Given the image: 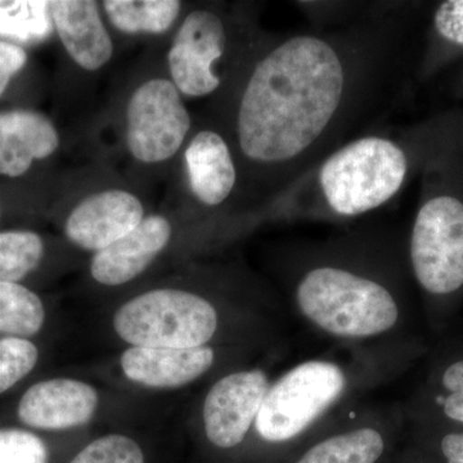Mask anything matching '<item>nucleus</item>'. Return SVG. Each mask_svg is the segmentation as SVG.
<instances>
[{
    "label": "nucleus",
    "mask_w": 463,
    "mask_h": 463,
    "mask_svg": "<svg viewBox=\"0 0 463 463\" xmlns=\"http://www.w3.org/2000/svg\"><path fill=\"white\" fill-rule=\"evenodd\" d=\"M403 16L402 5L379 3L354 23L288 33L258 52L237 97L233 136L268 199L341 146L377 130L394 109Z\"/></svg>",
    "instance_id": "nucleus-1"
},
{
    "label": "nucleus",
    "mask_w": 463,
    "mask_h": 463,
    "mask_svg": "<svg viewBox=\"0 0 463 463\" xmlns=\"http://www.w3.org/2000/svg\"><path fill=\"white\" fill-rule=\"evenodd\" d=\"M274 270L288 310L336 345L417 336L405 243L392 232L358 228L289 242Z\"/></svg>",
    "instance_id": "nucleus-2"
},
{
    "label": "nucleus",
    "mask_w": 463,
    "mask_h": 463,
    "mask_svg": "<svg viewBox=\"0 0 463 463\" xmlns=\"http://www.w3.org/2000/svg\"><path fill=\"white\" fill-rule=\"evenodd\" d=\"M286 312L276 289L252 277L219 270L123 298L109 313L106 327L123 347L281 345Z\"/></svg>",
    "instance_id": "nucleus-3"
},
{
    "label": "nucleus",
    "mask_w": 463,
    "mask_h": 463,
    "mask_svg": "<svg viewBox=\"0 0 463 463\" xmlns=\"http://www.w3.org/2000/svg\"><path fill=\"white\" fill-rule=\"evenodd\" d=\"M422 337L336 345L276 374L250 444L279 452L300 446L426 355Z\"/></svg>",
    "instance_id": "nucleus-4"
},
{
    "label": "nucleus",
    "mask_w": 463,
    "mask_h": 463,
    "mask_svg": "<svg viewBox=\"0 0 463 463\" xmlns=\"http://www.w3.org/2000/svg\"><path fill=\"white\" fill-rule=\"evenodd\" d=\"M405 254L426 321L443 331L463 300V197L431 188L414 216Z\"/></svg>",
    "instance_id": "nucleus-5"
},
{
    "label": "nucleus",
    "mask_w": 463,
    "mask_h": 463,
    "mask_svg": "<svg viewBox=\"0 0 463 463\" xmlns=\"http://www.w3.org/2000/svg\"><path fill=\"white\" fill-rule=\"evenodd\" d=\"M285 347L261 343L201 347L125 346L105 367L111 385L137 392H173L205 385L237 365Z\"/></svg>",
    "instance_id": "nucleus-6"
},
{
    "label": "nucleus",
    "mask_w": 463,
    "mask_h": 463,
    "mask_svg": "<svg viewBox=\"0 0 463 463\" xmlns=\"http://www.w3.org/2000/svg\"><path fill=\"white\" fill-rule=\"evenodd\" d=\"M142 408V394L87 377L58 374L35 381L21 392L14 419L39 434H65L97 423L129 421Z\"/></svg>",
    "instance_id": "nucleus-7"
},
{
    "label": "nucleus",
    "mask_w": 463,
    "mask_h": 463,
    "mask_svg": "<svg viewBox=\"0 0 463 463\" xmlns=\"http://www.w3.org/2000/svg\"><path fill=\"white\" fill-rule=\"evenodd\" d=\"M285 347L258 361L219 374L201 389L190 414L194 431L214 452H237L249 446L259 411Z\"/></svg>",
    "instance_id": "nucleus-8"
},
{
    "label": "nucleus",
    "mask_w": 463,
    "mask_h": 463,
    "mask_svg": "<svg viewBox=\"0 0 463 463\" xmlns=\"http://www.w3.org/2000/svg\"><path fill=\"white\" fill-rule=\"evenodd\" d=\"M408 422L404 403H364L306 441L291 463H381Z\"/></svg>",
    "instance_id": "nucleus-9"
},
{
    "label": "nucleus",
    "mask_w": 463,
    "mask_h": 463,
    "mask_svg": "<svg viewBox=\"0 0 463 463\" xmlns=\"http://www.w3.org/2000/svg\"><path fill=\"white\" fill-rule=\"evenodd\" d=\"M192 127L190 112L172 80L149 79L128 102L127 145L136 160L158 164L181 149Z\"/></svg>",
    "instance_id": "nucleus-10"
},
{
    "label": "nucleus",
    "mask_w": 463,
    "mask_h": 463,
    "mask_svg": "<svg viewBox=\"0 0 463 463\" xmlns=\"http://www.w3.org/2000/svg\"><path fill=\"white\" fill-rule=\"evenodd\" d=\"M230 33L223 16L194 9L183 21L167 54L176 90L187 97L212 96L223 84L219 66L227 56Z\"/></svg>",
    "instance_id": "nucleus-11"
},
{
    "label": "nucleus",
    "mask_w": 463,
    "mask_h": 463,
    "mask_svg": "<svg viewBox=\"0 0 463 463\" xmlns=\"http://www.w3.org/2000/svg\"><path fill=\"white\" fill-rule=\"evenodd\" d=\"M404 410L412 425L463 430V340L448 341L432 354Z\"/></svg>",
    "instance_id": "nucleus-12"
},
{
    "label": "nucleus",
    "mask_w": 463,
    "mask_h": 463,
    "mask_svg": "<svg viewBox=\"0 0 463 463\" xmlns=\"http://www.w3.org/2000/svg\"><path fill=\"white\" fill-rule=\"evenodd\" d=\"M173 241L174 227L169 219L163 215L146 216L136 230L91 255V281L105 288L130 285L157 263Z\"/></svg>",
    "instance_id": "nucleus-13"
},
{
    "label": "nucleus",
    "mask_w": 463,
    "mask_h": 463,
    "mask_svg": "<svg viewBox=\"0 0 463 463\" xmlns=\"http://www.w3.org/2000/svg\"><path fill=\"white\" fill-rule=\"evenodd\" d=\"M145 218V207L136 194L124 190L97 192L71 210L65 236L72 246L93 255L136 230Z\"/></svg>",
    "instance_id": "nucleus-14"
},
{
    "label": "nucleus",
    "mask_w": 463,
    "mask_h": 463,
    "mask_svg": "<svg viewBox=\"0 0 463 463\" xmlns=\"http://www.w3.org/2000/svg\"><path fill=\"white\" fill-rule=\"evenodd\" d=\"M188 183L194 199L206 209L224 205L239 184L236 154L223 134L203 129L184 152Z\"/></svg>",
    "instance_id": "nucleus-15"
},
{
    "label": "nucleus",
    "mask_w": 463,
    "mask_h": 463,
    "mask_svg": "<svg viewBox=\"0 0 463 463\" xmlns=\"http://www.w3.org/2000/svg\"><path fill=\"white\" fill-rule=\"evenodd\" d=\"M51 16L63 47L76 65L87 71L108 65L114 44L96 2L56 0L51 2Z\"/></svg>",
    "instance_id": "nucleus-16"
},
{
    "label": "nucleus",
    "mask_w": 463,
    "mask_h": 463,
    "mask_svg": "<svg viewBox=\"0 0 463 463\" xmlns=\"http://www.w3.org/2000/svg\"><path fill=\"white\" fill-rule=\"evenodd\" d=\"M60 146L53 123L33 109L0 112V175L17 178Z\"/></svg>",
    "instance_id": "nucleus-17"
},
{
    "label": "nucleus",
    "mask_w": 463,
    "mask_h": 463,
    "mask_svg": "<svg viewBox=\"0 0 463 463\" xmlns=\"http://www.w3.org/2000/svg\"><path fill=\"white\" fill-rule=\"evenodd\" d=\"M50 323L41 295L23 283L0 282V337L36 340Z\"/></svg>",
    "instance_id": "nucleus-18"
},
{
    "label": "nucleus",
    "mask_w": 463,
    "mask_h": 463,
    "mask_svg": "<svg viewBox=\"0 0 463 463\" xmlns=\"http://www.w3.org/2000/svg\"><path fill=\"white\" fill-rule=\"evenodd\" d=\"M109 23L125 33H163L181 14L178 0H106Z\"/></svg>",
    "instance_id": "nucleus-19"
},
{
    "label": "nucleus",
    "mask_w": 463,
    "mask_h": 463,
    "mask_svg": "<svg viewBox=\"0 0 463 463\" xmlns=\"http://www.w3.org/2000/svg\"><path fill=\"white\" fill-rule=\"evenodd\" d=\"M45 257L41 234L32 231L0 232V282L21 283Z\"/></svg>",
    "instance_id": "nucleus-20"
},
{
    "label": "nucleus",
    "mask_w": 463,
    "mask_h": 463,
    "mask_svg": "<svg viewBox=\"0 0 463 463\" xmlns=\"http://www.w3.org/2000/svg\"><path fill=\"white\" fill-rule=\"evenodd\" d=\"M53 27L51 2H0V36L23 43L42 42Z\"/></svg>",
    "instance_id": "nucleus-21"
},
{
    "label": "nucleus",
    "mask_w": 463,
    "mask_h": 463,
    "mask_svg": "<svg viewBox=\"0 0 463 463\" xmlns=\"http://www.w3.org/2000/svg\"><path fill=\"white\" fill-rule=\"evenodd\" d=\"M43 358L41 344L21 337H0V397L35 373Z\"/></svg>",
    "instance_id": "nucleus-22"
},
{
    "label": "nucleus",
    "mask_w": 463,
    "mask_h": 463,
    "mask_svg": "<svg viewBox=\"0 0 463 463\" xmlns=\"http://www.w3.org/2000/svg\"><path fill=\"white\" fill-rule=\"evenodd\" d=\"M67 463H146V452L133 435L109 431L91 439Z\"/></svg>",
    "instance_id": "nucleus-23"
},
{
    "label": "nucleus",
    "mask_w": 463,
    "mask_h": 463,
    "mask_svg": "<svg viewBox=\"0 0 463 463\" xmlns=\"http://www.w3.org/2000/svg\"><path fill=\"white\" fill-rule=\"evenodd\" d=\"M51 448L39 432L23 426L0 428V463H50Z\"/></svg>",
    "instance_id": "nucleus-24"
},
{
    "label": "nucleus",
    "mask_w": 463,
    "mask_h": 463,
    "mask_svg": "<svg viewBox=\"0 0 463 463\" xmlns=\"http://www.w3.org/2000/svg\"><path fill=\"white\" fill-rule=\"evenodd\" d=\"M432 26L443 41L463 48V0L440 3L432 16Z\"/></svg>",
    "instance_id": "nucleus-25"
},
{
    "label": "nucleus",
    "mask_w": 463,
    "mask_h": 463,
    "mask_svg": "<svg viewBox=\"0 0 463 463\" xmlns=\"http://www.w3.org/2000/svg\"><path fill=\"white\" fill-rule=\"evenodd\" d=\"M412 428L420 437L435 444L444 462L463 463V430L420 425Z\"/></svg>",
    "instance_id": "nucleus-26"
},
{
    "label": "nucleus",
    "mask_w": 463,
    "mask_h": 463,
    "mask_svg": "<svg viewBox=\"0 0 463 463\" xmlns=\"http://www.w3.org/2000/svg\"><path fill=\"white\" fill-rule=\"evenodd\" d=\"M27 54L23 48L0 42V96L5 93L12 78L26 65Z\"/></svg>",
    "instance_id": "nucleus-27"
}]
</instances>
